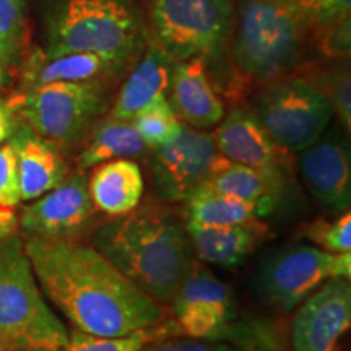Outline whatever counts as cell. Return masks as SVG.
Wrapping results in <instances>:
<instances>
[{"label":"cell","mask_w":351,"mask_h":351,"mask_svg":"<svg viewBox=\"0 0 351 351\" xmlns=\"http://www.w3.org/2000/svg\"><path fill=\"white\" fill-rule=\"evenodd\" d=\"M314 41L315 34L345 16H350L351 0H289Z\"/></svg>","instance_id":"f1b7e54d"},{"label":"cell","mask_w":351,"mask_h":351,"mask_svg":"<svg viewBox=\"0 0 351 351\" xmlns=\"http://www.w3.org/2000/svg\"><path fill=\"white\" fill-rule=\"evenodd\" d=\"M333 278H351V254H332L311 244H298L262 262L257 288L270 306L288 314Z\"/></svg>","instance_id":"9c48e42d"},{"label":"cell","mask_w":351,"mask_h":351,"mask_svg":"<svg viewBox=\"0 0 351 351\" xmlns=\"http://www.w3.org/2000/svg\"><path fill=\"white\" fill-rule=\"evenodd\" d=\"M21 122L16 116L15 109L12 108L10 101L0 99V145L7 143L13 137Z\"/></svg>","instance_id":"1f68e13d"},{"label":"cell","mask_w":351,"mask_h":351,"mask_svg":"<svg viewBox=\"0 0 351 351\" xmlns=\"http://www.w3.org/2000/svg\"><path fill=\"white\" fill-rule=\"evenodd\" d=\"M69 330L47 304L21 234L0 241V351H67Z\"/></svg>","instance_id":"5b68a950"},{"label":"cell","mask_w":351,"mask_h":351,"mask_svg":"<svg viewBox=\"0 0 351 351\" xmlns=\"http://www.w3.org/2000/svg\"><path fill=\"white\" fill-rule=\"evenodd\" d=\"M93 247L160 306L173 302L195 258L186 228L148 207L99 226Z\"/></svg>","instance_id":"7a4b0ae2"},{"label":"cell","mask_w":351,"mask_h":351,"mask_svg":"<svg viewBox=\"0 0 351 351\" xmlns=\"http://www.w3.org/2000/svg\"><path fill=\"white\" fill-rule=\"evenodd\" d=\"M26 0H0V67L12 70L26 56Z\"/></svg>","instance_id":"d4e9b609"},{"label":"cell","mask_w":351,"mask_h":351,"mask_svg":"<svg viewBox=\"0 0 351 351\" xmlns=\"http://www.w3.org/2000/svg\"><path fill=\"white\" fill-rule=\"evenodd\" d=\"M135 130L150 150L168 143L182 129V122L171 108L168 96L156 99L132 121Z\"/></svg>","instance_id":"484cf974"},{"label":"cell","mask_w":351,"mask_h":351,"mask_svg":"<svg viewBox=\"0 0 351 351\" xmlns=\"http://www.w3.org/2000/svg\"><path fill=\"white\" fill-rule=\"evenodd\" d=\"M306 75V73H304ZM311 82L327 96L333 114L339 116L341 127L346 132L351 129V80L348 65L340 62L337 67L317 73L319 78L309 77Z\"/></svg>","instance_id":"4316f807"},{"label":"cell","mask_w":351,"mask_h":351,"mask_svg":"<svg viewBox=\"0 0 351 351\" xmlns=\"http://www.w3.org/2000/svg\"><path fill=\"white\" fill-rule=\"evenodd\" d=\"M152 152L153 186L165 202H184L230 163L218 152L213 134L189 125Z\"/></svg>","instance_id":"30bf717a"},{"label":"cell","mask_w":351,"mask_h":351,"mask_svg":"<svg viewBox=\"0 0 351 351\" xmlns=\"http://www.w3.org/2000/svg\"><path fill=\"white\" fill-rule=\"evenodd\" d=\"M173 328L178 330L176 322H161L155 327L138 328L119 337H96L72 328L69 330L67 351H143L152 341L169 337Z\"/></svg>","instance_id":"cb8c5ba5"},{"label":"cell","mask_w":351,"mask_h":351,"mask_svg":"<svg viewBox=\"0 0 351 351\" xmlns=\"http://www.w3.org/2000/svg\"><path fill=\"white\" fill-rule=\"evenodd\" d=\"M184 228L197 261L223 269L244 263L267 236V226L261 218L245 225L199 226L186 223Z\"/></svg>","instance_id":"ac0fdd59"},{"label":"cell","mask_w":351,"mask_h":351,"mask_svg":"<svg viewBox=\"0 0 351 351\" xmlns=\"http://www.w3.org/2000/svg\"><path fill=\"white\" fill-rule=\"evenodd\" d=\"M150 148L145 145L138 132L129 121L101 117L86 137V143L77 156V171L85 173L101 163L119 158L143 156Z\"/></svg>","instance_id":"44dd1931"},{"label":"cell","mask_w":351,"mask_h":351,"mask_svg":"<svg viewBox=\"0 0 351 351\" xmlns=\"http://www.w3.org/2000/svg\"><path fill=\"white\" fill-rule=\"evenodd\" d=\"M182 204L186 223L199 226L245 225L261 218V212L254 204L205 187L197 189Z\"/></svg>","instance_id":"603a6c76"},{"label":"cell","mask_w":351,"mask_h":351,"mask_svg":"<svg viewBox=\"0 0 351 351\" xmlns=\"http://www.w3.org/2000/svg\"><path fill=\"white\" fill-rule=\"evenodd\" d=\"M21 64L23 90L54 82L103 80L116 83L122 75H127L124 70L104 57L88 52L46 57L41 49H34L32 54L25 56Z\"/></svg>","instance_id":"d6986e66"},{"label":"cell","mask_w":351,"mask_h":351,"mask_svg":"<svg viewBox=\"0 0 351 351\" xmlns=\"http://www.w3.org/2000/svg\"><path fill=\"white\" fill-rule=\"evenodd\" d=\"M143 351H239L234 346L221 343V341L195 340L189 337H165V339L152 341Z\"/></svg>","instance_id":"4dcf8cb0"},{"label":"cell","mask_w":351,"mask_h":351,"mask_svg":"<svg viewBox=\"0 0 351 351\" xmlns=\"http://www.w3.org/2000/svg\"><path fill=\"white\" fill-rule=\"evenodd\" d=\"M302 236L322 251L351 254V213H341L332 221L317 219L304 228Z\"/></svg>","instance_id":"83f0119b"},{"label":"cell","mask_w":351,"mask_h":351,"mask_svg":"<svg viewBox=\"0 0 351 351\" xmlns=\"http://www.w3.org/2000/svg\"><path fill=\"white\" fill-rule=\"evenodd\" d=\"M19 232V213L12 208H0V241Z\"/></svg>","instance_id":"d6a6232c"},{"label":"cell","mask_w":351,"mask_h":351,"mask_svg":"<svg viewBox=\"0 0 351 351\" xmlns=\"http://www.w3.org/2000/svg\"><path fill=\"white\" fill-rule=\"evenodd\" d=\"M311 41L289 0H234L228 47L239 78L267 85L296 75Z\"/></svg>","instance_id":"277c9868"},{"label":"cell","mask_w":351,"mask_h":351,"mask_svg":"<svg viewBox=\"0 0 351 351\" xmlns=\"http://www.w3.org/2000/svg\"><path fill=\"white\" fill-rule=\"evenodd\" d=\"M116 83L54 82L21 90L10 101L20 122L62 152L85 142L111 106Z\"/></svg>","instance_id":"8992f818"},{"label":"cell","mask_w":351,"mask_h":351,"mask_svg":"<svg viewBox=\"0 0 351 351\" xmlns=\"http://www.w3.org/2000/svg\"><path fill=\"white\" fill-rule=\"evenodd\" d=\"M234 0H148L150 41L174 62L199 59L207 67L228 47Z\"/></svg>","instance_id":"52a82bcc"},{"label":"cell","mask_w":351,"mask_h":351,"mask_svg":"<svg viewBox=\"0 0 351 351\" xmlns=\"http://www.w3.org/2000/svg\"><path fill=\"white\" fill-rule=\"evenodd\" d=\"M213 140L218 152L231 163L247 166L285 182L288 153L270 138L251 109L236 108L225 114Z\"/></svg>","instance_id":"5bb4252c"},{"label":"cell","mask_w":351,"mask_h":351,"mask_svg":"<svg viewBox=\"0 0 351 351\" xmlns=\"http://www.w3.org/2000/svg\"><path fill=\"white\" fill-rule=\"evenodd\" d=\"M283 184L262 174L261 171L230 161L202 187L254 204L261 212V217H263L275 210L283 191Z\"/></svg>","instance_id":"7402d4cb"},{"label":"cell","mask_w":351,"mask_h":351,"mask_svg":"<svg viewBox=\"0 0 351 351\" xmlns=\"http://www.w3.org/2000/svg\"><path fill=\"white\" fill-rule=\"evenodd\" d=\"M21 204L19 169L10 142L0 145V208L15 210Z\"/></svg>","instance_id":"f546056e"},{"label":"cell","mask_w":351,"mask_h":351,"mask_svg":"<svg viewBox=\"0 0 351 351\" xmlns=\"http://www.w3.org/2000/svg\"><path fill=\"white\" fill-rule=\"evenodd\" d=\"M5 82H7V70H3L2 67H0V85Z\"/></svg>","instance_id":"836d02e7"},{"label":"cell","mask_w":351,"mask_h":351,"mask_svg":"<svg viewBox=\"0 0 351 351\" xmlns=\"http://www.w3.org/2000/svg\"><path fill=\"white\" fill-rule=\"evenodd\" d=\"M291 324L293 351H335L351 326V283L333 278L296 307Z\"/></svg>","instance_id":"7c38bea8"},{"label":"cell","mask_w":351,"mask_h":351,"mask_svg":"<svg viewBox=\"0 0 351 351\" xmlns=\"http://www.w3.org/2000/svg\"><path fill=\"white\" fill-rule=\"evenodd\" d=\"M23 243L41 291L72 328L119 337L163 322V307L93 245L39 238H23Z\"/></svg>","instance_id":"6da1fadb"},{"label":"cell","mask_w":351,"mask_h":351,"mask_svg":"<svg viewBox=\"0 0 351 351\" xmlns=\"http://www.w3.org/2000/svg\"><path fill=\"white\" fill-rule=\"evenodd\" d=\"M19 169L21 202H32L56 189L70 174L64 152L21 124L8 140Z\"/></svg>","instance_id":"2e32d148"},{"label":"cell","mask_w":351,"mask_h":351,"mask_svg":"<svg viewBox=\"0 0 351 351\" xmlns=\"http://www.w3.org/2000/svg\"><path fill=\"white\" fill-rule=\"evenodd\" d=\"M174 60L148 41L147 49L138 62L127 73L119 93L114 99L109 116L119 121H134V117L147 109L156 99L168 96L171 70Z\"/></svg>","instance_id":"e0dca14e"},{"label":"cell","mask_w":351,"mask_h":351,"mask_svg":"<svg viewBox=\"0 0 351 351\" xmlns=\"http://www.w3.org/2000/svg\"><path fill=\"white\" fill-rule=\"evenodd\" d=\"M91 169L86 187L98 212L119 218L137 210L145 182L142 169L134 160L119 158Z\"/></svg>","instance_id":"ffe728a7"},{"label":"cell","mask_w":351,"mask_h":351,"mask_svg":"<svg viewBox=\"0 0 351 351\" xmlns=\"http://www.w3.org/2000/svg\"><path fill=\"white\" fill-rule=\"evenodd\" d=\"M270 138L287 153L311 147L330 124L327 96L304 73L263 85L251 109Z\"/></svg>","instance_id":"ba28073f"},{"label":"cell","mask_w":351,"mask_h":351,"mask_svg":"<svg viewBox=\"0 0 351 351\" xmlns=\"http://www.w3.org/2000/svg\"><path fill=\"white\" fill-rule=\"evenodd\" d=\"M300 173L309 194L335 217L350 212L351 156L343 134L326 130L301 152Z\"/></svg>","instance_id":"4fadbf2b"},{"label":"cell","mask_w":351,"mask_h":351,"mask_svg":"<svg viewBox=\"0 0 351 351\" xmlns=\"http://www.w3.org/2000/svg\"><path fill=\"white\" fill-rule=\"evenodd\" d=\"M168 101L179 121L194 129L218 125L225 117V104L210 70L199 59L173 64Z\"/></svg>","instance_id":"9a60e30c"},{"label":"cell","mask_w":351,"mask_h":351,"mask_svg":"<svg viewBox=\"0 0 351 351\" xmlns=\"http://www.w3.org/2000/svg\"><path fill=\"white\" fill-rule=\"evenodd\" d=\"M148 41V0H51L41 52L46 57L88 52L129 73Z\"/></svg>","instance_id":"3957f363"},{"label":"cell","mask_w":351,"mask_h":351,"mask_svg":"<svg viewBox=\"0 0 351 351\" xmlns=\"http://www.w3.org/2000/svg\"><path fill=\"white\" fill-rule=\"evenodd\" d=\"M96 208L82 171L70 173L56 189L29 202L19 215L23 238L80 241L93 226Z\"/></svg>","instance_id":"8fae6325"}]
</instances>
